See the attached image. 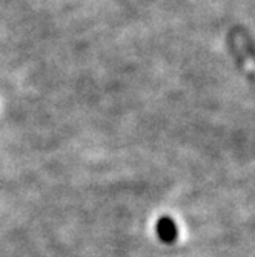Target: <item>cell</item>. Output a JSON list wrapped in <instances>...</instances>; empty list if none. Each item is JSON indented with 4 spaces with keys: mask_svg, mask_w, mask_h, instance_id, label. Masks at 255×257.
<instances>
[{
    "mask_svg": "<svg viewBox=\"0 0 255 257\" xmlns=\"http://www.w3.org/2000/svg\"><path fill=\"white\" fill-rule=\"evenodd\" d=\"M157 232H158L160 240L165 243H172L177 239V226H175L174 220L168 216H163L158 220Z\"/></svg>",
    "mask_w": 255,
    "mask_h": 257,
    "instance_id": "obj_1",
    "label": "cell"
}]
</instances>
